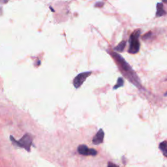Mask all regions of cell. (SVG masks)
Here are the masks:
<instances>
[{
	"mask_svg": "<svg viewBox=\"0 0 167 167\" xmlns=\"http://www.w3.org/2000/svg\"><path fill=\"white\" fill-rule=\"evenodd\" d=\"M110 54L112 57L116 62L119 69L123 75L131 83L137 86L138 88L141 89L142 86L140 84V80L139 79L136 73L134 72L128 63H127L125 59L123 58L121 55L118 54L117 52H110Z\"/></svg>",
	"mask_w": 167,
	"mask_h": 167,
	"instance_id": "cell-1",
	"label": "cell"
},
{
	"mask_svg": "<svg viewBox=\"0 0 167 167\" xmlns=\"http://www.w3.org/2000/svg\"><path fill=\"white\" fill-rule=\"evenodd\" d=\"M140 30L138 29L134 30L133 32L131 34L129 37V47L128 49V52L132 54H137L140 50V44L139 42V37L140 35Z\"/></svg>",
	"mask_w": 167,
	"mask_h": 167,
	"instance_id": "cell-2",
	"label": "cell"
},
{
	"mask_svg": "<svg viewBox=\"0 0 167 167\" xmlns=\"http://www.w3.org/2000/svg\"><path fill=\"white\" fill-rule=\"evenodd\" d=\"M10 139L14 144L17 145L20 148H24L27 152H30L31 146L32 145L33 142V138L30 134H26L25 135H24L22 138L20 139L18 141L16 140L13 136L10 137Z\"/></svg>",
	"mask_w": 167,
	"mask_h": 167,
	"instance_id": "cell-3",
	"label": "cell"
},
{
	"mask_svg": "<svg viewBox=\"0 0 167 167\" xmlns=\"http://www.w3.org/2000/svg\"><path fill=\"white\" fill-rule=\"evenodd\" d=\"M91 73H92L91 71H87V72H84L78 74L73 80V86L75 88L78 89V87H80L82 85V84L85 82L86 78L90 76Z\"/></svg>",
	"mask_w": 167,
	"mask_h": 167,
	"instance_id": "cell-4",
	"label": "cell"
},
{
	"mask_svg": "<svg viewBox=\"0 0 167 167\" xmlns=\"http://www.w3.org/2000/svg\"><path fill=\"white\" fill-rule=\"evenodd\" d=\"M78 152L82 156H96L97 152L93 148H89L86 145H80L78 147Z\"/></svg>",
	"mask_w": 167,
	"mask_h": 167,
	"instance_id": "cell-5",
	"label": "cell"
},
{
	"mask_svg": "<svg viewBox=\"0 0 167 167\" xmlns=\"http://www.w3.org/2000/svg\"><path fill=\"white\" fill-rule=\"evenodd\" d=\"M105 137V133L102 129H99L97 134L95 135L93 138V144L95 145L100 144L103 142V140H104Z\"/></svg>",
	"mask_w": 167,
	"mask_h": 167,
	"instance_id": "cell-6",
	"label": "cell"
},
{
	"mask_svg": "<svg viewBox=\"0 0 167 167\" xmlns=\"http://www.w3.org/2000/svg\"><path fill=\"white\" fill-rule=\"evenodd\" d=\"M157 12L156 17H161L166 14V12L163 9V4L162 3H157Z\"/></svg>",
	"mask_w": 167,
	"mask_h": 167,
	"instance_id": "cell-7",
	"label": "cell"
},
{
	"mask_svg": "<svg viewBox=\"0 0 167 167\" xmlns=\"http://www.w3.org/2000/svg\"><path fill=\"white\" fill-rule=\"evenodd\" d=\"M126 41H122L120 43H119L118 45L114 48V50L116 52H121L124 50L125 47L126 46Z\"/></svg>",
	"mask_w": 167,
	"mask_h": 167,
	"instance_id": "cell-8",
	"label": "cell"
},
{
	"mask_svg": "<svg viewBox=\"0 0 167 167\" xmlns=\"http://www.w3.org/2000/svg\"><path fill=\"white\" fill-rule=\"evenodd\" d=\"M159 149L163 153L164 156L167 158V141L162 142L159 144Z\"/></svg>",
	"mask_w": 167,
	"mask_h": 167,
	"instance_id": "cell-9",
	"label": "cell"
},
{
	"mask_svg": "<svg viewBox=\"0 0 167 167\" xmlns=\"http://www.w3.org/2000/svg\"><path fill=\"white\" fill-rule=\"evenodd\" d=\"M124 80L122 78L120 77V78H118V79L116 84L113 87V89L114 90H117L118 88H119V87L124 86Z\"/></svg>",
	"mask_w": 167,
	"mask_h": 167,
	"instance_id": "cell-10",
	"label": "cell"
},
{
	"mask_svg": "<svg viewBox=\"0 0 167 167\" xmlns=\"http://www.w3.org/2000/svg\"><path fill=\"white\" fill-rule=\"evenodd\" d=\"M151 35H152V32H150H150L147 33L145 35H143V36L142 37V39H143V40H146V39H148L151 37Z\"/></svg>",
	"mask_w": 167,
	"mask_h": 167,
	"instance_id": "cell-11",
	"label": "cell"
},
{
	"mask_svg": "<svg viewBox=\"0 0 167 167\" xmlns=\"http://www.w3.org/2000/svg\"><path fill=\"white\" fill-rule=\"evenodd\" d=\"M103 5H104V2H98L95 5V7H101L103 6Z\"/></svg>",
	"mask_w": 167,
	"mask_h": 167,
	"instance_id": "cell-12",
	"label": "cell"
},
{
	"mask_svg": "<svg viewBox=\"0 0 167 167\" xmlns=\"http://www.w3.org/2000/svg\"><path fill=\"white\" fill-rule=\"evenodd\" d=\"M108 167H119L118 166H117L116 165H115L114 163H112V162H109L108 164Z\"/></svg>",
	"mask_w": 167,
	"mask_h": 167,
	"instance_id": "cell-13",
	"label": "cell"
}]
</instances>
